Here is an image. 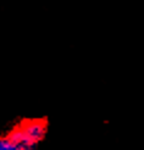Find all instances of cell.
<instances>
[{"label":"cell","mask_w":144,"mask_h":150,"mask_svg":"<svg viewBox=\"0 0 144 150\" xmlns=\"http://www.w3.org/2000/svg\"><path fill=\"white\" fill-rule=\"evenodd\" d=\"M47 132V122L44 120H26L18 123L9 132V136L13 142L22 148V150H33Z\"/></svg>","instance_id":"1"},{"label":"cell","mask_w":144,"mask_h":150,"mask_svg":"<svg viewBox=\"0 0 144 150\" xmlns=\"http://www.w3.org/2000/svg\"><path fill=\"white\" fill-rule=\"evenodd\" d=\"M0 150H22V148L6 134L0 137Z\"/></svg>","instance_id":"2"}]
</instances>
